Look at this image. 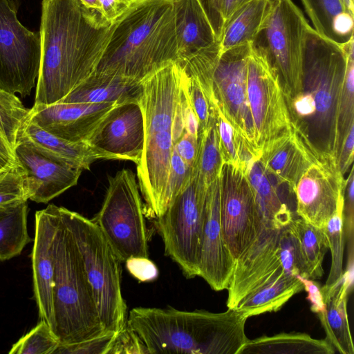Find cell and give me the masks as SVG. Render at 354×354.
I'll list each match as a JSON object with an SVG mask.
<instances>
[{"label": "cell", "instance_id": "6da1fadb", "mask_svg": "<svg viewBox=\"0 0 354 354\" xmlns=\"http://www.w3.org/2000/svg\"><path fill=\"white\" fill-rule=\"evenodd\" d=\"M116 21H97L77 0H42L35 104L59 102L94 72Z\"/></svg>", "mask_w": 354, "mask_h": 354}, {"label": "cell", "instance_id": "7a4b0ae2", "mask_svg": "<svg viewBox=\"0 0 354 354\" xmlns=\"http://www.w3.org/2000/svg\"><path fill=\"white\" fill-rule=\"evenodd\" d=\"M346 50L306 30L302 58L301 92L286 98L292 126L320 155L337 160V117L346 67Z\"/></svg>", "mask_w": 354, "mask_h": 354}, {"label": "cell", "instance_id": "3957f363", "mask_svg": "<svg viewBox=\"0 0 354 354\" xmlns=\"http://www.w3.org/2000/svg\"><path fill=\"white\" fill-rule=\"evenodd\" d=\"M248 318L236 308L222 313L136 307L127 324L148 353L238 354L248 338Z\"/></svg>", "mask_w": 354, "mask_h": 354}, {"label": "cell", "instance_id": "277c9868", "mask_svg": "<svg viewBox=\"0 0 354 354\" xmlns=\"http://www.w3.org/2000/svg\"><path fill=\"white\" fill-rule=\"evenodd\" d=\"M171 62H178L174 0H136L117 20L92 74L141 82Z\"/></svg>", "mask_w": 354, "mask_h": 354}, {"label": "cell", "instance_id": "5b68a950", "mask_svg": "<svg viewBox=\"0 0 354 354\" xmlns=\"http://www.w3.org/2000/svg\"><path fill=\"white\" fill-rule=\"evenodd\" d=\"M184 69L171 62L141 82L138 99L143 120L144 149L137 165L145 213L161 216L168 207L167 186L174 147L173 122L178 103Z\"/></svg>", "mask_w": 354, "mask_h": 354}, {"label": "cell", "instance_id": "8992f818", "mask_svg": "<svg viewBox=\"0 0 354 354\" xmlns=\"http://www.w3.org/2000/svg\"><path fill=\"white\" fill-rule=\"evenodd\" d=\"M54 270L53 333L59 344H77L109 333L101 323L79 251L61 217Z\"/></svg>", "mask_w": 354, "mask_h": 354}, {"label": "cell", "instance_id": "52a82bcc", "mask_svg": "<svg viewBox=\"0 0 354 354\" xmlns=\"http://www.w3.org/2000/svg\"><path fill=\"white\" fill-rule=\"evenodd\" d=\"M59 212L80 254L104 330L117 334L127 322L121 261L92 220L64 207Z\"/></svg>", "mask_w": 354, "mask_h": 354}, {"label": "cell", "instance_id": "ba28073f", "mask_svg": "<svg viewBox=\"0 0 354 354\" xmlns=\"http://www.w3.org/2000/svg\"><path fill=\"white\" fill-rule=\"evenodd\" d=\"M108 180L103 203L92 221L121 262L148 257L145 213L136 175L122 169Z\"/></svg>", "mask_w": 354, "mask_h": 354}, {"label": "cell", "instance_id": "9c48e42d", "mask_svg": "<svg viewBox=\"0 0 354 354\" xmlns=\"http://www.w3.org/2000/svg\"><path fill=\"white\" fill-rule=\"evenodd\" d=\"M283 273L300 274L295 237L290 225L263 227L252 244L235 261L227 288V308H234L248 294Z\"/></svg>", "mask_w": 354, "mask_h": 354}, {"label": "cell", "instance_id": "30bf717a", "mask_svg": "<svg viewBox=\"0 0 354 354\" xmlns=\"http://www.w3.org/2000/svg\"><path fill=\"white\" fill-rule=\"evenodd\" d=\"M265 26L252 43L266 54L280 79L285 99L301 92L302 58L310 26L292 0H272Z\"/></svg>", "mask_w": 354, "mask_h": 354}, {"label": "cell", "instance_id": "8fae6325", "mask_svg": "<svg viewBox=\"0 0 354 354\" xmlns=\"http://www.w3.org/2000/svg\"><path fill=\"white\" fill-rule=\"evenodd\" d=\"M206 193L198 188L192 172L165 213L156 218L165 254L177 263L187 279L199 274Z\"/></svg>", "mask_w": 354, "mask_h": 354}, {"label": "cell", "instance_id": "7c38bea8", "mask_svg": "<svg viewBox=\"0 0 354 354\" xmlns=\"http://www.w3.org/2000/svg\"><path fill=\"white\" fill-rule=\"evenodd\" d=\"M12 0H0V89L30 95L39 75V32L24 26Z\"/></svg>", "mask_w": 354, "mask_h": 354}, {"label": "cell", "instance_id": "4fadbf2b", "mask_svg": "<svg viewBox=\"0 0 354 354\" xmlns=\"http://www.w3.org/2000/svg\"><path fill=\"white\" fill-rule=\"evenodd\" d=\"M247 92L261 153L268 142L290 129L291 122L279 75L264 52L253 44L248 58Z\"/></svg>", "mask_w": 354, "mask_h": 354}, {"label": "cell", "instance_id": "5bb4252c", "mask_svg": "<svg viewBox=\"0 0 354 354\" xmlns=\"http://www.w3.org/2000/svg\"><path fill=\"white\" fill-rule=\"evenodd\" d=\"M221 178V216L226 245L236 261L263 229L252 189L239 164L223 163Z\"/></svg>", "mask_w": 354, "mask_h": 354}, {"label": "cell", "instance_id": "9a60e30c", "mask_svg": "<svg viewBox=\"0 0 354 354\" xmlns=\"http://www.w3.org/2000/svg\"><path fill=\"white\" fill-rule=\"evenodd\" d=\"M252 43L221 50L213 73L216 102L225 117L258 157L247 92L248 58Z\"/></svg>", "mask_w": 354, "mask_h": 354}, {"label": "cell", "instance_id": "2e32d148", "mask_svg": "<svg viewBox=\"0 0 354 354\" xmlns=\"http://www.w3.org/2000/svg\"><path fill=\"white\" fill-rule=\"evenodd\" d=\"M345 185L336 158L319 155L295 185L296 215L310 225L324 229L337 209Z\"/></svg>", "mask_w": 354, "mask_h": 354}, {"label": "cell", "instance_id": "e0dca14e", "mask_svg": "<svg viewBox=\"0 0 354 354\" xmlns=\"http://www.w3.org/2000/svg\"><path fill=\"white\" fill-rule=\"evenodd\" d=\"M220 175L206 193L198 274L216 291L227 289L235 263L223 236Z\"/></svg>", "mask_w": 354, "mask_h": 354}, {"label": "cell", "instance_id": "ac0fdd59", "mask_svg": "<svg viewBox=\"0 0 354 354\" xmlns=\"http://www.w3.org/2000/svg\"><path fill=\"white\" fill-rule=\"evenodd\" d=\"M145 141L144 120L138 101L116 105L103 119L87 142L115 160L138 165Z\"/></svg>", "mask_w": 354, "mask_h": 354}, {"label": "cell", "instance_id": "d6986e66", "mask_svg": "<svg viewBox=\"0 0 354 354\" xmlns=\"http://www.w3.org/2000/svg\"><path fill=\"white\" fill-rule=\"evenodd\" d=\"M118 104L120 103L34 104L27 120L62 139L87 142L103 119Z\"/></svg>", "mask_w": 354, "mask_h": 354}, {"label": "cell", "instance_id": "ffe728a7", "mask_svg": "<svg viewBox=\"0 0 354 354\" xmlns=\"http://www.w3.org/2000/svg\"><path fill=\"white\" fill-rule=\"evenodd\" d=\"M59 206L48 205L35 213V231L31 253L34 296L40 319L53 330V286Z\"/></svg>", "mask_w": 354, "mask_h": 354}, {"label": "cell", "instance_id": "44dd1931", "mask_svg": "<svg viewBox=\"0 0 354 354\" xmlns=\"http://www.w3.org/2000/svg\"><path fill=\"white\" fill-rule=\"evenodd\" d=\"M15 153L26 175L28 199L47 203L77 185L82 170L41 152L27 142H19Z\"/></svg>", "mask_w": 354, "mask_h": 354}, {"label": "cell", "instance_id": "7402d4cb", "mask_svg": "<svg viewBox=\"0 0 354 354\" xmlns=\"http://www.w3.org/2000/svg\"><path fill=\"white\" fill-rule=\"evenodd\" d=\"M319 155L291 124L263 147L259 161L278 186L286 185L294 195L296 184Z\"/></svg>", "mask_w": 354, "mask_h": 354}, {"label": "cell", "instance_id": "603a6c76", "mask_svg": "<svg viewBox=\"0 0 354 354\" xmlns=\"http://www.w3.org/2000/svg\"><path fill=\"white\" fill-rule=\"evenodd\" d=\"M27 142L54 159L74 168L89 170L99 160H115L88 142H71L58 138L26 120L19 132L17 145Z\"/></svg>", "mask_w": 354, "mask_h": 354}, {"label": "cell", "instance_id": "cb8c5ba5", "mask_svg": "<svg viewBox=\"0 0 354 354\" xmlns=\"http://www.w3.org/2000/svg\"><path fill=\"white\" fill-rule=\"evenodd\" d=\"M245 174L255 199L263 227L282 229L296 217L287 196L263 169L259 160L252 159L245 166Z\"/></svg>", "mask_w": 354, "mask_h": 354}, {"label": "cell", "instance_id": "d4e9b609", "mask_svg": "<svg viewBox=\"0 0 354 354\" xmlns=\"http://www.w3.org/2000/svg\"><path fill=\"white\" fill-rule=\"evenodd\" d=\"M353 282L343 272L340 280L334 285L321 287L325 308L317 315L326 339L341 354H354L347 314V297Z\"/></svg>", "mask_w": 354, "mask_h": 354}, {"label": "cell", "instance_id": "484cf974", "mask_svg": "<svg viewBox=\"0 0 354 354\" xmlns=\"http://www.w3.org/2000/svg\"><path fill=\"white\" fill-rule=\"evenodd\" d=\"M178 62L217 41L198 0H174Z\"/></svg>", "mask_w": 354, "mask_h": 354}, {"label": "cell", "instance_id": "4316f807", "mask_svg": "<svg viewBox=\"0 0 354 354\" xmlns=\"http://www.w3.org/2000/svg\"><path fill=\"white\" fill-rule=\"evenodd\" d=\"M141 82L116 76L91 74L59 102L122 103L138 101Z\"/></svg>", "mask_w": 354, "mask_h": 354}, {"label": "cell", "instance_id": "83f0119b", "mask_svg": "<svg viewBox=\"0 0 354 354\" xmlns=\"http://www.w3.org/2000/svg\"><path fill=\"white\" fill-rule=\"evenodd\" d=\"M313 28L341 45L353 38V13L344 0H300Z\"/></svg>", "mask_w": 354, "mask_h": 354}, {"label": "cell", "instance_id": "f1b7e54d", "mask_svg": "<svg viewBox=\"0 0 354 354\" xmlns=\"http://www.w3.org/2000/svg\"><path fill=\"white\" fill-rule=\"evenodd\" d=\"M272 0H253L236 11L225 23L218 39L221 50L253 43L262 31Z\"/></svg>", "mask_w": 354, "mask_h": 354}, {"label": "cell", "instance_id": "f546056e", "mask_svg": "<svg viewBox=\"0 0 354 354\" xmlns=\"http://www.w3.org/2000/svg\"><path fill=\"white\" fill-rule=\"evenodd\" d=\"M303 290V284L296 275L283 273L246 295L234 308L246 318L276 312Z\"/></svg>", "mask_w": 354, "mask_h": 354}, {"label": "cell", "instance_id": "4dcf8cb0", "mask_svg": "<svg viewBox=\"0 0 354 354\" xmlns=\"http://www.w3.org/2000/svg\"><path fill=\"white\" fill-rule=\"evenodd\" d=\"M326 339H315L304 333H281L248 339L238 354H333Z\"/></svg>", "mask_w": 354, "mask_h": 354}, {"label": "cell", "instance_id": "1f68e13d", "mask_svg": "<svg viewBox=\"0 0 354 354\" xmlns=\"http://www.w3.org/2000/svg\"><path fill=\"white\" fill-rule=\"evenodd\" d=\"M295 237L300 261V276L320 279L324 273L323 261L328 250L324 229L315 227L299 217L290 223Z\"/></svg>", "mask_w": 354, "mask_h": 354}, {"label": "cell", "instance_id": "d6a6232c", "mask_svg": "<svg viewBox=\"0 0 354 354\" xmlns=\"http://www.w3.org/2000/svg\"><path fill=\"white\" fill-rule=\"evenodd\" d=\"M211 113L207 127L198 134V154L193 168L197 186L203 192L219 176L223 165L216 118Z\"/></svg>", "mask_w": 354, "mask_h": 354}, {"label": "cell", "instance_id": "836d02e7", "mask_svg": "<svg viewBox=\"0 0 354 354\" xmlns=\"http://www.w3.org/2000/svg\"><path fill=\"white\" fill-rule=\"evenodd\" d=\"M27 202L0 209V261L19 255L31 241L28 232Z\"/></svg>", "mask_w": 354, "mask_h": 354}, {"label": "cell", "instance_id": "e575fe53", "mask_svg": "<svg viewBox=\"0 0 354 354\" xmlns=\"http://www.w3.org/2000/svg\"><path fill=\"white\" fill-rule=\"evenodd\" d=\"M353 45V38L345 44L347 59L338 110L337 160L346 136L354 127Z\"/></svg>", "mask_w": 354, "mask_h": 354}, {"label": "cell", "instance_id": "d590c367", "mask_svg": "<svg viewBox=\"0 0 354 354\" xmlns=\"http://www.w3.org/2000/svg\"><path fill=\"white\" fill-rule=\"evenodd\" d=\"M344 193L341 196L336 211L327 221L324 230L331 254L330 272L324 286L338 282L343 274V257L346 243L344 217Z\"/></svg>", "mask_w": 354, "mask_h": 354}, {"label": "cell", "instance_id": "8d00e7d4", "mask_svg": "<svg viewBox=\"0 0 354 354\" xmlns=\"http://www.w3.org/2000/svg\"><path fill=\"white\" fill-rule=\"evenodd\" d=\"M30 110L15 93L0 89V131L14 151Z\"/></svg>", "mask_w": 354, "mask_h": 354}, {"label": "cell", "instance_id": "74e56055", "mask_svg": "<svg viewBox=\"0 0 354 354\" xmlns=\"http://www.w3.org/2000/svg\"><path fill=\"white\" fill-rule=\"evenodd\" d=\"M59 344L49 325L43 319L23 335L9 351L10 354H53Z\"/></svg>", "mask_w": 354, "mask_h": 354}, {"label": "cell", "instance_id": "f35d334b", "mask_svg": "<svg viewBox=\"0 0 354 354\" xmlns=\"http://www.w3.org/2000/svg\"><path fill=\"white\" fill-rule=\"evenodd\" d=\"M26 175L19 165L0 172V209L27 202Z\"/></svg>", "mask_w": 354, "mask_h": 354}, {"label": "cell", "instance_id": "ab89813d", "mask_svg": "<svg viewBox=\"0 0 354 354\" xmlns=\"http://www.w3.org/2000/svg\"><path fill=\"white\" fill-rule=\"evenodd\" d=\"M183 83L189 104L198 121L199 134L204 131L208 125L212 115L209 104L198 82L188 76L185 71Z\"/></svg>", "mask_w": 354, "mask_h": 354}, {"label": "cell", "instance_id": "60d3db41", "mask_svg": "<svg viewBox=\"0 0 354 354\" xmlns=\"http://www.w3.org/2000/svg\"><path fill=\"white\" fill-rule=\"evenodd\" d=\"M116 334L102 336L72 344H59L53 354H109Z\"/></svg>", "mask_w": 354, "mask_h": 354}, {"label": "cell", "instance_id": "b9f144b4", "mask_svg": "<svg viewBox=\"0 0 354 354\" xmlns=\"http://www.w3.org/2000/svg\"><path fill=\"white\" fill-rule=\"evenodd\" d=\"M192 171L193 169L185 163L174 147L167 186L168 206L187 185L192 175Z\"/></svg>", "mask_w": 354, "mask_h": 354}, {"label": "cell", "instance_id": "7bdbcfd3", "mask_svg": "<svg viewBox=\"0 0 354 354\" xmlns=\"http://www.w3.org/2000/svg\"><path fill=\"white\" fill-rule=\"evenodd\" d=\"M148 353V351L138 335L126 326L116 334L109 354Z\"/></svg>", "mask_w": 354, "mask_h": 354}, {"label": "cell", "instance_id": "ee69618b", "mask_svg": "<svg viewBox=\"0 0 354 354\" xmlns=\"http://www.w3.org/2000/svg\"><path fill=\"white\" fill-rule=\"evenodd\" d=\"M129 272L141 282H150L158 276L156 265L149 257H131L125 262Z\"/></svg>", "mask_w": 354, "mask_h": 354}, {"label": "cell", "instance_id": "f6af8a7d", "mask_svg": "<svg viewBox=\"0 0 354 354\" xmlns=\"http://www.w3.org/2000/svg\"><path fill=\"white\" fill-rule=\"evenodd\" d=\"M174 148L185 163L193 169L198 154V139L185 131Z\"/></svg>", "mask_w": 354, "mask_h": 354}, {"label": "cell", "instance_id": "bcb514c9", "mask_svg": "<svg viewBox=\"0 0 354 354\" xmlns=\"http://www.w3.org/2000/svg\"><path fill=\"white\" fill-rule=\"evenodd\" d=\"M296 277L300 280L304 286V290L307 292V300L310 304V310L317 315L324 310V302L321 292V287L315 280L303 277L299 274Z\"/></svg>", "mask_w": 354, "mask_h": 354}, {"label": "cell", "instance_id": "7dc6e473", "mask_svg": "<svg viewBox=\"0 0 354 354\" xmlns=\"http://www.w3.org/2000/svg\"><path fill=\"white\" fill-rule=\"evenodd\" d=\"M104 19L113 24L127 11L136 0H99Z\"/></svg>", "mask_w": 354, "mask_h": 354}, {"label": "cell", "instance_id": "c3c4849f", "mask_svg": "<svg viewBox=\"0 0 354 354\" xmlns=\"http://www.w3.org/2000/svg\"><path fill=\"white\" fill-rule=\"evenodd\" d=\"M202 6L218 41L224 22L221 17L222 0H198Z\"/></svg>", "mask_w": 354, "mask_h": 354}, {"label": "cell", "instance_id": "681fc988", "mask_svg": "<svg viewBox=\"0 0 354 354\" xmlns=\"http://www.w3.org/2000/svg\"><path fill=\"white\" fill-rule=\"evenodd\" d=\"M354 149V127L346 136L337 158V165L344 176L353 166Z\"/></svg>", "mask_w": 354, "mask_h": 354}, {"label": "cell", "instance_id": "f907efd6", "mask_svg": "<svg viewBox=\"0 0 354 354\" xmlns=\"http://www.w3.org/2000/svg\"><path fill=\"white\" fill-rule=\"evenodd\" d=\"M18 166L15 151L0 131V172Z\"/></svg>", "mask_w": 354, "mask_h": 354}, {"label": "cell", "instance_id": "816d5d0a", "mask_svg": "<svg viewBox=\"0 0 354 354\" xmlns=\"http://www.w3.org/2000/svg\"><path fill=\"white\" fill-rule=\"evenodd\" d=\"M184 124L185 131L198 139L199 129L198 121L194 110L189 104L187 94L184 109Z\"/></svg>", "mask_w": 354, "mask_h": 354}, {"label": "cell", "instance_id": "f5cc1de1", "mask_svg": "<svg viewBox=\"0 0 354 354\" xmlns=\"http://www.w3.org/2000/svg\"><path fill=\"white\" fill-rule=\"evenodd\" d=\"M253 0H222L221 13L225 23L239 9Z\"/></svg>", "mask_w": 354, "mask_h": 354}, {"label": "cell", "instance_id": "db71d44e", "mask_svg": "<svg viewBox=\"0 0 354 354\" xmlns=\"http://www.w3.org/2000/svg\"><path fill=\"white\" fill-rule=\"evenodd\" d=\"M83 8L95 20L105 24H109L104 18L101 5L99 0H77Z\"/></svg>", "mask_w": 354, "mask_h": 354}, {"label": "cell", "instance_id": "11a10c76", "mask_svg": "<svg viewBox=\"0 0 354 354\" xmlns=\"http://www.w3.org/2000/svg\"><path fill=\"white\" fill-rule=\"evenodd\" d=\"M344 2L346 3V6H347L348 9L354 14V4H353V0H344Z\"/></svg>", "mask_w": 354, "mask_h": 354}]
</instances>
